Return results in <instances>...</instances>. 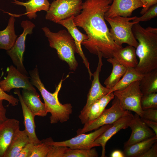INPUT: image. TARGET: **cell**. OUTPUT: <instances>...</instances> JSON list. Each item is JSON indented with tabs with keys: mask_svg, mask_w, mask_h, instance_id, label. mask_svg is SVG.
<instances>
[{
	"mask_svg": "<svg viewBox=\"0 0 157 157\" xmlns=\"http://www.w3.org/2000/svg\"><path fill=\"white\" fill-rule=\"evenodd\" d=\"M143 4V8L140 12L141 14L144 13L152 6L157 3V0H139Z\"/></svg>",
	"mask_w": 157,
	"mask_h": 157,
	"instance_id": "obj_39",
	"label": "cell"
},
{
	"mask_svg": "<svg viewBox=\"0 0 157 157\" xmlns=\"http://www.w3.org/2000/svg\"><path fill=\"white\" fill-rule=\"evenodd\" d=\"M136 16L124 17L116 16L112 17H104L111 26L109 30L111 37L118 45L122 47L126 43L128 45L137 47L138 42L133 34L132 28L135 22H131L135 19Z\"/></svg>",
	"mask_w": 157,
	"mask_h": 157,
	"instance_id": "obj_5",
	"label": "cell"
},
{
	"mask_svg": "<svg viewBox=\"0 0 157 157\" xmlns=\"http://www.w3.org/2000/svg\"><path fill=\"white\" fill-rule=\"evenodd\" d=\"M107 61L112 65L113 68L110 75L105 80L104 83L106 87L110 90L123 76L127 68L119 63L113 58L107 59Z\"/></svg>",
	"mask_w": 157,
	"mask_h": 157,
	"instance_id": "obj_25",
	"label": "cell"
},
{
	"mask_svg": "<svg viewBox=\"0 0 157 157\" xmlns=\"http://www.w3.org/2000/svg\"><path fill=\"white\" fill-rule=\"evenodd\" d=\"M140 82V87L143 94L157 92V69L144 74Z\"/></svg>",
	"mask_w": 157,
	"mask_h": 157,
	"instance_id": "obj_27",
	"label": "cell"
},
{
	"mask_svg": "<svg viewBox=\"0 0 157 157\" xmlns=\"http://www.w3.org/2000/svg\"><path fill=\"white\" fill-rule=\"evenodd\" d=\"M0 100L7 101L9 104L15 106L18 104L19 99L15 98L12 95H9L3 91L0 87Z\"/></svg>",
	"mask_w": 157,
	"mask_h": 157,
	"instance_id": "obj_35",
	"label": "cell"
},
{
	"mask_svg": "<svg viewBox=\"0 0 157 157\" xmlns=\"http://www.w3.org/2000/svg\"><path fill=\"white\" fill-rule=\"evenodd\" d=\"M74 17L73 16L67 19L60 21L57 23L66 28L73 38L76 48V53L82 58L83 63L88 70L90 79L91 80L93 74L90 68V63L85 56L81 47L82 42L87 40L88 37L86 34L81 32L75 25L73 21Z\"/></svg>",
	"mask_w": 157,
	"mask_h": 157,
	"instance_id": "obj_14",
	"label": "cell"
},
{
	"mask_svg": "<svg viewBox=\"0 0 157 157\" xmlns=\"http://www.w3.org/2000/svg\"><path fill=\"white\" fill-rule=\"evenodd\" d=\"M30 141L24 130L15 132L3 157H16L22 149Z\"/></svg>",
	"mask_w": 157,
	"mask_h": 157,
	"instance_id": "obj_21",
	"label": "cell"
},
{
	"mask_svg": "<svg viewBox=\"0 0 157 157\" xmlns=\"http://www.w3.org/2000/svg\"><path fill=\"white\" fill-rule=\"evenodd\" d=\"M112 3L105 13L104 17L116 16L130 17L134 10L143 7V4L139 0H113Z\"/></svg>",
	"mask_w": 157,
	"mask_h": 157,
	"instance_id": "obj_15",
	"label": "cell"
},
{
	"mask_svg": "<svg viewBox=\"0 0 157 157\" xmlns=\"http://www.w3.org/2000/svg\"><path fill=\"white\" fill-rule=\"evenodd\" d=\"M34 144L31 143L27 144L20 151L16 157H31Z\"/></svg>",
	"mask_w": 157,
	"mask_h": 157,
	"instance_id": "obj_37",
	"label": "cell"
},
{
	"mask_svg": "<svg viewBox=\"0 0 157 157\" xmlns=\"http://www.w3.org/2000/svg\"><path fill=\"white\" fill-rule=\"evenodd\" d=\"M140 104L143 110L149 108H157V92L143 94L141 99Z\"/></svg>",
	"mask_w": 157,
	"mask_h": 157,
	"instance_id": "obj_30",
	"label": "cell"
},
{
	"mask_svg": "<svg viewBox=\"0 0 157 157\" xmlns=\"http://www.w3.org/2000/svg\"><path fill=\"white\" fill-rule=\"evenodd\" d=\"M132 30L138 42L135 53L139 61L135 68L142 74L157 69V28H144L137 23L133 25Z\"/></svg>",
	"mask_w": 157,
	"mask_h": 157,
	"instance_id": "obj_2",
	"label": "cell"
},
{
	"mask_svg": "<svg viewBox=\"0 0 157 157\" xmlns=\"http://www.w3.org/2000/svg\"><path fill=\"white\" fill-rule=\"evenodd\" d=\"M142 118L157 122V108H149L143 110Z\"/></svg>",
	"mask_w": 157,
	"mask_h": 157,
	"instance_id": "obj_36",
	"label": "cell"
},
{
	"mask_svg": "<svg viewBox=\"0 0 157 157\" xmlns=\"http://www.w3.org/2000/svg\"><path fill=\"white\" fill-rule=\"evenodd\" d=\"M157 16V3L151 6L141 16L136 17L133 22L139 23L140 22L147 21Z\"/></svg>",
	"mask_w": 157,
	"mask_h": 157,
	"instance_id": "obj_32",
	"label": "cell"
},
{
	"mask_svg": "<svg viewBox=\"0 0 157 157\" xmlns=\"http://www.w3.org/2000/svg\"><path fill=\"white\" fill-rule=\"evenodd\" d=\"M157 141L140 157H157Z\"/></svg>",
	"mask_w": 157,
	"mask_h": 157,
	"instance_id": "obj_38",
	"label": "cell"
},
{
	"mask_svg": "<svg viewBox=\"0 0 157 157\" xmlns=\"http://www.w3.org/2000/svg\"><path fill=\"white\" fill-rule=\"evenodd\" d=\"M82 0H56L50 4L45 18L57 23L59 21L79 14L82 10Z\"/></svg>",
	"mask_w": 157,
	"mask_h": 157,
	"instance_id": "obj_6",
	"label": "cell"
},
{
	"mask_svg": "<svg viewBox=\"0 0 157 157\" xmlns=\"http://www.w3.org/2000/svg\"><path fill=\"white\" fill-rule=\"evenodd\" d=\"M97 56L99 61L96 70L93 74V79L88 94L87 99L85 105L81 111V113L85 112L93 103L99 100L103 96L109 93L110 90L102 86L99 80V73L103 65L101 53L98 51Z\"/></svg>",
	"mask_w": 157,
	"mask_h": 157,
	"instance_id": "obj_12",
	"label": "cell"
},
{
	"mask_svg": "<svg viewBox=\"0 0 157 157\" xmlns=\"http://www.w3.org/2000/svg\"><path fill=\"white\" fill-rule=\"evenodd\" d=\"M112 125L113 124L103 125L93 132L88 134L82 133L77 135L75 137L64 141L54 142L51 137L45 140L49 144L54 145L64 146L73 149H90L100 146L94 143L95 140Z\"/></svg>",
	"mask_w": 157,
	"mask_h": 157,
	"instance_id": "obj_10",
	"label": "cell"
},
{
	"mask_svg": "<svg viewBox=\"0 0 157 157\" xmlns=\"http://www.w3.org/2000/svg\"><path fill=\"white\" fill-rule=\"evenodd\" d=\"M21 24L23 29V32L17 38L13 47L7 51V53L17 69L22 74L28 76V74L23 64L25 42L27 35L33 33V30L35 26L32 22L28 20L23 21Z\"/></svg>",
	"mask_w": 157,
	"mask_h": 157,
	"instance_id": "obj_9",
	"label": "cell"
},
{
	"mask_svg": "<svg viewBox=\"0 0 157 157\" xmlns=\"http://www.w3.org/2000/svg\"><path fill=\"white\" fill-rule=\"evenodd\" d=\"M111 157H125L123 151L117 150L113 151L110 154Z\"/></svg>",
	"mask_w": 157,
	"mask_h": 157,
	"instance_id": "obj_42",
	"label": "cell"
},
{
	"mask_svg": "<svg viewBox=\"0 0 157 157\" xmlns=\"http://www.w3.org/2000/svg\"><path fill=\"white\" fill-rule=\"evenodd\" d=\"M19 122L8 119L0 124V157H3L15 132L19 129Z\"/></svg>",
	"mask_w": 157,
	"mask_h": 157,
	"instance_id": "obj_17",
	"label": "cell"
},
{
	"mask_svg": "<svg viewBox=\"0 0 157 157\" xmlns=\"http://www.w3.org/2000/svg\"><path fill=\"white\" fill-rule=\"evenodd\" d=\"M32 84L35 86L41 93L44 101L47 112L51 114L50 117L51 124L58 122L61 123L67 121L72 112V106L70 104H63L59 102L58 95L62 86V79L56 87L55 91L51 93L47 91L40 78L37 66L29 72Z\"/></svg>",
	"mask_w": 157,
	"mask_h": 157,
	"instance_id": "obj_3",
	"label": "cell"
},
{
	"mask_svg": "<svg viewBox=\"0 0 157 157\" xmlns=\"http://www.w3.org/2000/svg\"><path fill=\"white\" fill-rule=\"evenodd\" d=\"M157 141V135L131 145L124 147L123 151L125 157H140Z\"/></svg>",
	"mask_w": 157,
	"mask_h": 157,
	"instance_id": "obj_23",
	"label": "cell"
},
{
	"mask_svg": "<svg viewBox=\"0 0 157 157\" xmlns=\"http://www.w3.org/2000/svg\"><path fill=\"white\" fill-rule=\"evenodd\" d=\"M3 100H0V124L8 118L6 116V109L3 106Z\"/></svg>",
	"mask_w": 157,
	"mask_h": 157,
	"instance_id": "obj_40",
	"label": "cell"
},
{
	"mask_svg": "<svg viewBox=\"0 0 157 157\" xmlns=\"http://www.w3.org/2000/svg\"><path fill=\"white\" fill-rule=\"evenodd\" d=\"M140 118L148 126L152 129L155 135H157V122L149 120L141 117Z\"/></svg>",
	"mask_w": 157,
	"mask_h": 157,
	"instance_id": "obj_41",
	"label": "cell"
},
{
	"mask_svg": "<svg viewBox=\"0 0 157 157\" xmlns=\"http://www.w3.org/2000/svg\"><path fill=\"white\" fill-rule=\"evenodd\" d=\"M133 117V115L131 113L120 118L114 122L110 127L96 139L94 143L102 147L101 157H106L105 146L107 141L121 130L125 129L129 127Z\"/></svg>",
	"mask_w": 157,
	"mask_h": 157,
	"instance_id": "obj_16",
	"label": "cell"
},
{
	"mask_svg": "<svg viewBox=\"0 0 157 157\" xmlns=\"http://www.w3.org/2000/svg\"><path fill=\"white\" fill-rule=\"evenodd\" d=\"M49 149V144L43 139L40 143L34 145L31 157H47Z\"/></svg>",
	"mask_w": 157,
	"mask_h": 157,
	"instance_id": "obj_31",
	"label": "cell"
},
{
	"mask_svg": "<svg viewBox=\"0 0 157 157\" xmlns=\"http://www.w3.org/2000/svg\"><path fill=\"white\" fill-rule=\"evenodd\" d=\"M15 17L13 15H11L6 28L0 31V49L7 51L14 45L17 37L15 31Z\"/></svg>",
	"mask_w": 157,
	"mask_h": 157,
	"instance_id": "obj_22",
	"label": "cell"
},
{
	"mask_svg": "<svg viewBox=\"0 0 157 157\" xmlns=\"http://www.w3.org/2000/svg\"><path fill=\"white\" fill-rule=\"evenodd\" d=\"M21 95L25 105L35 116H46L47 113L44 104L41 101L36 91L23 89Z\"/></svg>",
	"mask_w": 157,
	"mask_h": 157,
	"instance_id": "obj_19",
	"label": "cell"
},
{
	"mask_svg": "<svg viewBox=\"0 0 157 157\" xmlns=\"http://www.w3.org/2000/svg\"><path fill=\"white\" fill-rule=\"evenodd\" d=\"M112 104L110 108L105 109L94 121L84 124L82 128L79 129L76 131L77 135L97 129L105 125L112 124L120 118L131 113L123 109L116 97H115Z\"/></svg>",
	"mask_w": 157,
	"mask_h": 157,
	"instance_id": "obj_8",
	"label": "cell"
},
{
	"mask_svg": "<svg viewBox=\"0 0 157 157\" xmlns=\"http://www.w3.org/2000/svg\"><path fill=\"white\" fill-rule=\"evenodd\" d=\"M42 29L48 38L50 46L56 49L59 58L67 63L70 70H75L78 66L75 56L76 48L74 40L68 31L63 29L54 33L47 27Z\"/></svg>",
	"mask_w": 157,
	"mask_h": 157,
	"instance_id": "obj_4",
	"label": "cell"
},
{
	"mask_svg": "<svg viewBox=\"0 0 157 157\" xmlns=\"http://www.w3.org/2000/svg\"><path fill=\"white\" fill-rule=\"evenodd\" d=\"M98 153L95 148L90 149H71L69 148L63 157H97Z\"/></svg>",
	"mask_w": 157,
	"mask_h": 157,
	"instance_id": "obj_29",
	"label": "cell"
},
{
	"mask_svg": "<svg viewBox=\"0 0 157 157\" xmlns=\"http://www.w3.org/2000/svg\"><path fill=\"white\" fill-rule=\"evenodd\" d=\"M113 58L127 68H135L138 63L135 48L129 45L115 51Z\"/></svg>",
	"mask_w": 157,
	"mask_h": 157,
	"instance_id": "obj_20",
	"label": "cell"
},
{
	"mask_svg": "<svg viewBox=\"0 0 157 157\" xmlns=\"http://www.w3.org/2000/svg\"><path fill=\"white\" fill-rule=\"evenodd\" d=\"M114 98L113 92H111L103 96L99 99L100 115L105 109L108 104Z\"/></svg>",
	"mask_w": 157,
	"mask_h": 157,
	"instance_id": "obj_34",
	"label": "cell"
},
{
	"mask_svg": "<svg viewBox=\"0 0 157 157\" xmlns=\"http://www.w3.org/2000/svg\"><path fill=\"white\" fill-rule=\"evenodd\" d=\"M14 93L17 95L20 103L24 118V130L29 138L31 143L34 145L40 143L41 140L38 138L35 132V116L27 108L23 101L19 89L18 88L15 89L14 90Z\"/></svg>",
	"mask_w": 157,
	"mask_h": 157,
	"instance_id": "obj_18",
	"label": "cell"
},
{
	"mask_svg": "<svg viewBox=\"0 0 157 157\" xmlns=\"http://www.w3.org/2000/svg\"><path fill=\"white\" fill-rule=\"evenodd\" d=\"M144 75V74H141L137 71L135 68H127L122 78L119 80L116 85L110 90L109 93L124 89L135 81H140L143 78Z\"/></svg>",
	"mask_w": 157,
	"mask_h": 157,
	"instance_id": "obj_26",
	"label": "cell"
},
{
	"mask_svg": "<svg viewBox=\"0 0 157 157\" xmlns=\"http://www.w3.org/2000/svg\"><path fill=\"white\" fill-rule=\"evenodd\" d=\"M48 143L49 144L50 149L47 157H63L69 148L65 146L54 145Z\"/></svg>",
	"mask_w": 157,
	"mask_h": 157,
	"instance_id": "obj_33",
	"label": "cell"
},
{
	"mask_svg": "<svg viewBox=\"0 0 157 157\" xmlns=\"http://www.w3.org/2000/svg\"><path fill=\"white\" fill-rule=\"evenodd\" d=\"M129 127L131 130V133L129 140L124 143V147L131 145L156 135L153 130L135 113Z\"/></svg>",
	"mask_w": 157,
	"mask_h": 157,
	"instance_id": "obj_13",
	"label": "cell"
},
{
	"mask_svg": "<svg viewBox=\"0 0 157 157\" xmlns=\"http://www.w3.org/2000/svg\"><path fill=\"white\" fill-rule=\"evenodd\" d=\"M99 99L93 103L85 112L81 113L78 117L84 124L90 123L99 115Z\"/></svg>",
	"mask_w": 157,
	"mask_h": 157,
	"instance_id": "obj_28",
	"label": "cell"
},
{
	"mask_svg": "<svg viewBox=\"0 0 157 157\" xmlns=\"http://www.w3.org/2000/svg\"><path fill=\"white\" fill-rule=\"evenodd\" d=\"M12 2L16 5L24 6L26 8V13L24 15L30 19H35L37 17L36 13L41 10L47 11L50 4L48 0H29L26 2L13 0Z\"/></svg>",
	"mask_w": 157,
	"mask_h": 157,
	"instance_id": "obj_24",
	"label": "cell"
},
{
	"mask_svg": "<svg viewBox=\"0 0 157 157\" xmlns=\"http://www.w3.org/2000/svg\"><path fill=\"white\" fill-rule=\"evenodd\" d=\"M113 0H85L82 3L80 13L74 17L75 25L82 28L88 37L81 43L92 54L100 52L103 57H113L116 50L122 48L117 45L112 38L105 21V13Z\"/></svg>",
	"mask_w": 157,
	"mask_h": 157,
	"instance_id": "obj_1",
	"label": "cell"
},
{
	"mask_svg": "<svg viewBox=\"0 0 157 157\" xmlns=\"http://www.w3.org/2000/svg\"><path fill=\"white\" fill-rule=\"evenodd\" d=\"M7 72V76L0 81V87L4 92L19 88L36 91L29 80L30 77L21 73L12 65L8 67Z\"/></svg>",
	"mask_w": 157,
	"mask_h": 157,
	"instance_id": "obj_11",
	"label": "cell"
},
{
	"mask_svg": "<svg viewBox=\"0 0 157 157\" xmlns=\"http://www.w3.org/2000/svg\"><path fill=\"white\" fill-rule=\"evenodd\" d=\"M113 92L123 109L133 111L142 117L143 110L140 101L143 94L140 88L139 81H135L124 89Z\"/></svg>",
	"mask_w": 157,
	"mask_h": 157,
	"instance_id": "obj_7",
	"label": "cell"
}]
</instances>
